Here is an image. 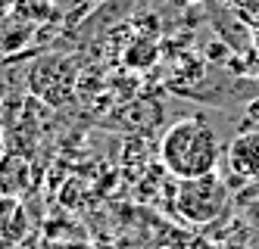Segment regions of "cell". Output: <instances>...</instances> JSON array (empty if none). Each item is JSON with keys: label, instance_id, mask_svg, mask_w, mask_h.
Segmentation results:
<instances>
[{"label": "cell", "instance_id": "1", "mask_svg": "<svg viewBox=\"0 0 259 249\" xmlns=\"http://www.w3.org/2000/svg\"><path fill=\"white\" fill-rule=\"evenodd\" d=\"M222 156L219 134L206 119H181L162 134L159 159L175 181L212 175Z\"/></svg>", "mask_w": 259, "mask_h": 249}, {"label": "cell", "instance_id": "2", "mask_svg": "<svg viewBox=\"0 0 259 249\" xmlns=\"http://www.w3.org/2000/svg\"><path fill=\"white\" fill-rule=\"evenodd\" d=\"M228 206V184L215 171L203 178L178 181L175 187V212L188 224H212Z\"/></svg>", "mask_w": 259, "mask_h": 249}, {"label": "cell", "instance_id": "3", "mask_svg": "<svg viewBox=\"0 0 259 249\" xmlns=\"http://www.w3.org/2000/svg\"><path fill=\"white\" fill-rule=\"evenodd\" d=\"M228 168L244 181L259 175V131H244L228 143Z\"/></svg>", "mask_w": 259, "mask_h": 249}, {"label": "cell", "instance_id": "4", "mask_svg": "<svg viewBox=\"0 0 259 249\" xmlns=\"http://www.w3.org/2000/svg\"><path fill=\"white\" fill-rule=\"evenodd\" d=\"M28 212L19 200L0 196V249H16L28 237Z\"/></svg>", "mask_w": 259, "mask_h": 249}, {"label": "cell", "instance_id": "5", "mask_svg": "<svg viewBox=\"0 0 259 249\" xmlns=\"http://www.w3.org/2000/svg\"><path fill=\"white\" fill-rule=\"evenodd\" d=\"M31 187V165L22 156H4L0 159V196L19 200Z\"/></svg>", "mask_w": 259, "mask_h": 249}, {"label": "cell", "instance_id": "6", "mask_svg": "<svg viewBox=\"0 0 259 249\" xmlns=\"http://www.w3.org/2000/svg\"><path fill=\"white\" fill-rule=\"evenodd\" d=\"M122 63H125L128 69H138V72L153 69V66L159 63V44L153 41V37H138V41H132V44L125 47Z\"/></svg>", "mask_w": 259, "mask_h": 249}, {"label": "cell", "instance_id": "7", "mask_svg": "<svg viewBox=\"0 0 259 249\" xmlns=\"http://www.w3.org/2000/svg\"><path fill=\"white\" fill-rule=\"evenodd\" d=\"M13 10H16V16H22V19H28V22H41V19H47L50 16V0H13Z\"/></svg>", "mask_w": 259, "mask_h": 249}, {"label": "cell", "instance_id": "8", "mask_svg": "<svg viewBox=\"0 0 259 249\" xmlns=\"http://www.w3.org/2000/svg\"><path fill=\"white\" fill-rule=\"evenodd\" d=\"M57 249H97V246H91L88 240H66V243H60Z\"/></svg>", "mask_w": 259, "mask_h": 249}, {"label": "cell", "instance_id": "9", "mask_svg": "<svg viewBox=\"0 0 259 249\" xmlns=\"http://www.w3.org/2000/svg\"><path fill=\"white\" fill-rule=\"evenodd\" d=\"M244 112H247V119H250V122H256V125H259V97H256V100H250Z\"/></svg>", "mask_w": 259, "mask_h": 249}, {"label": "cell", "instance_id": "10", "mask_svg": "<svg viewBox=\"0 0 259 249\" xmlns=\"http://www.w3.org/2000/svg\"><path fill=\"white\" fill-rule=\"evenodd\" d=\"M250 44H253V50L259 53V19H256V22L250 25Z\"/></svg>", "mask_w": 259, "mask_h": 249}, {"label": "cell", "instance_id": "11", "mask_svg": "<svg viewBox=\"0 0 259 249\" xmlns=\"http://www.w3.org/2000/svg\"><path fill=\"white\" fill-rule=\"evenodd\" d=\"M178 4H197V0H178Z\"/></svg>", "mask_w": 259, "mask_h": 249}, {"label": "cell", "instance_id": "12", "mask_svg": "<svg viewBox=\"0 0 259 249\" xmlns=\"http://www.w3.org/2000/svg\"><path fill=\"white\" fill-rule=\"evenodd\" d=\"M88 4H103V0H88Z\"/></svg>", "mask_w": 259, "mask_h": 249}, {"label": "cell", "instance_id": "13", "mask_svg": "<svg viewBox=\"0 0 259 249\" xmlns=\"http://www.w3.org/2000/svg\"><path fill=\"white\" fill-rule=\"evenodd\" d=\"M225 4H237V0H225Z\"/></svg>", "mask_w": 259, "mask_h": 249}]
</instances>
